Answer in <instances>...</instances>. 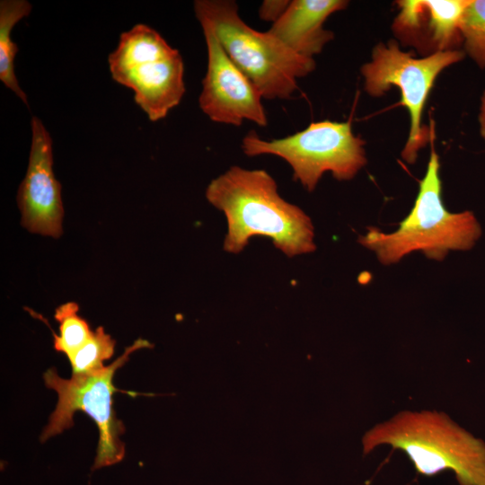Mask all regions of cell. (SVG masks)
<instances>
[{"instance_id": "4", "label": "cell", "mask_w": 485, "mask_h": 485, "mask_svg": "<svg viewBox=\"0 0 485 485\" xmlns=\"http://www.w3.org/2000/svg\"><path fill=\"white\" fill-rule=\"evenodd\" d=\"M194 11L199 22L212 28L227 56L264 99L290 98L297 79L315 68L314 59L297 55L269 31L260 32L246 24L234 1L197 0Z\"/></svg>"}, {"instance_id": "18", "label": "cell", "mask_w": 485, "mask_h": 485, "mask_svg": "<svg viewBox=\"0 0 485 485\" xmlns=\"http://www.w3.org/2000/svg\"><path fill=\"white\" fill-rule=\"evenodd\" d=\"M479 125L480 134L485 142V91L481 97L480 111H479Z\"/></svg>"}, {"instance_id": "10", "label": "cell", "mask_w": 485, "mask_h": 485, "mask_svg": "<svg viewBox=\"0 0 485 485\" xmlns=\"http://www.w3.org/2000/svg\"><path fill=\"white\" fill-rule=\"evenodd\" d=\"M22 225L31 233L62 234L64 208L61 185L53 171L52 138L37 117L31 119L29 164L17 194Z\"/></svg>"}, {"instance_id": "8", "label": "cell", "mask_w": 485, "mask_h": 485, "mask_svg": "<svg viewBox=\"0 0 485 485\" xmlns=\"http://www.w3.org/2000/svg\"><path fill=\"white\" fill-rule=\"evenodd\" d=\"M463 50L437 52L423 57L400 48L395 40L380 42L373 48L371 58L360 69L365 92L372 97H381L392 86L401 93V104L410 115V131L401 151L402 159L410 164L417 161L419 150L429 140L427 127L422 126L426 101L440 73L462 61Z\"/></svg>"}, {"instance_id": "11", "label": "cell", "mask_w": 485, "mask_h": 485, "mask_svg": "<svg viewBox=\"0 0 485 485\" xmlns=\"http://www.w3.org/2000/svg\"><path fill=\"white\" fill-rule=\"evenodd\" d=\"M470 0H402L392 31L401 43L425 56L463 45L461 19Z\"/></svg>"}, {"instance_id": "1", "label": "cell", "mask_w": 485, "mask_h": 485, "mask_svg": "<svg viewBox=\"0 0 485 485\" xmlns=\"http://www.w3.org/2000/svg\"><path fill=\"white\" fill-rule=\"evenodd\" d=\"M206 198L226 217L227 252H241L253 236L270 238L287 257L316 249L311 218L279 195L265 170L232 166L208 184Z\"/></svg>"}, {"instance_id": "5", "label": "cell", "mask_w": 485, "mask_h": 485, "mask_svg": "<svg viewBox=\"0 0 485 485\" xmlns=\"http://www.w3.org/2000/svg\"><path fill=\"white\" fill-rule=\"evenodd\" d=\"M146 348H153V344L146 340L137 339L110 366L90 374L72 375L70 379L60 377L54 367L47 370L43 375L45 384L57 392L58 401L40 435V441L45 442L70 428L74 425L75 412L82 410L93 419L99 430L97 454L93 469L120 462L125 455V444L120 440L125 427L116 417L112 396L115 392H123L132 396L135 393L118 390L113 384V376L126 364L130 354Z\"/></svg>"}, {"instance_id": "13", "label": "cell", "mask_w": 485, "mask_h": 485, "mask_svg": "<svg viewBox=\"0 0 485 485\" xmlns=\"http://www.w3.org/2000/svg\"><path fill=\"white\" fill-rule=\"evenodd\" d=\"M31 12V4L27 0H1L0 2V80L26 106V93L19 85L14 72V57L19 50L13 41L11 33L14 25Z\"/></svg>"}, {"instance_id": "2", "label": "cell", "mask_w": 485, "mask_h": 485, "mask_svg": "<svg viewBox=\"0 0 485 485\" xmlns=\"http://www.w3.org/2000/svg\"><path fill=\"white\" fill-rule=\"evenodd\" d=\"M380 445L401 450L421 475L451 470L460 485H485V444L444 412L404 410L375 424L362 437L363 453Z\"/></svg>"}, {"instance_id": "9", "label": "cell", "mask_w": 485, "mask_h": 485, "mask_svg": "<svg viewBox=\"0 0 485 485\" xmlns=\"http://www.w3.org/2000/svg\"><path fill=\"white\" fill-rule=\"evenodd\" d=\"M200 25L207 49V69L198 98L201 110L217 123L240 126L251 120L267 126L260 93L230 59L212 28L206 22Z\"/></svg>"}, {"instance_id": "3", "label": "cell", "mask_w": 485, "mask_h": 485, "mask_svg": "<svg viewBox=\"0 0 485 485\" xmlns=\"http://www.w3.org/2000/svg\"><path fill=\"white\" fill-rule=\"evenodd\" d=\"M439 171V156L432 148L413 207L398 228L384 233L370 227L359 236L358 242L373 251L382 264L397 263L413 251L442 260L450 251L471 249L481 236V229L472 212L452 213L445 208Z\"/></svg>"}, {"instance_id": "15", "label": "cell", "mask_w": 485, "mask_h": 485, "mask_svg": "<svg viewBox=\"0 0 485 485\" xmlns=\"http://www.w3.org/2000/svg\"><path fill=\"white\" fill-rule=\"evenodd\" d=\"M463 52L485 69V0H470L461 19Z\"/></svg>"}, {"instance_id": "12", "label": "cell", "mask_w": 485, "mask_h": 485, "mask_svg": "<svg viewBox=\"0 0 485 485\" xmlns=\"http://www.w3.org/2000/svg\"><path fill=\"white\" fill-rule=\"evenodd\" d=\"M345 0H293L284 14L272 24L269 32L299 56L312 58L333 39L323 28L332 13L344 10Z\"/></svg>"}, {"instance_id": "14", "label": "cell", "mask_w": 485, "mask_h": 485, "mask_svg": "<svg viewBox=\"0 0 485 485\" xmlns=\"http://www.w3.org/2000/svg\"><path fill=\"white\" fill-rule=\"evenodd\" d=\"M79 306L75 302L59 305L54 317L59 323V334L53 332L54 348L70 358L93 335L88 322L78 315Z\"/></svg>"}, {"instance_id": "16", "label": "cell", "mask_w": 485, "mask_h": 485, "mask_svg": "<svg viewBox=\"0 0 485 485\" xmlns=\"http://www.w3.org/2000/svg\"><path fill=\"white\" fill-rule=\"evenodd\" d=\"M115 340L100 326L90 339L68 358L72 375H86L104 367L103 361L114 354Z\"/></svg>"}, {"instance_id": "17", "label": "cell", "mask_w": 485, "mask_h": 485, "mask_svg": "<svg viewBox=\"0 0 485 485\" xmlns=\"http://www.w3.org/2000/svg\"><path fill=\"white\" fill-rule=\"evenodd\" d=\"M289 4L287 0H265L259 9L260 18L273 24L284 14Z\"/></svg>"}, {"instance_id": "7", "label": "cell", "mask_w": 485, "mask_h": 485, "mask_svg": "<svg viewBox=\"0 0 485 485\" xmlns=\"http://www.w3.org/2000/svg\"><path fill=\"white\" fill-rule=\"evenodd\" d=\"M365 141L354 135L349 121L322 120L284 138L265 140L250 131L242 140L248 156L281 157L293 170L294 179L313 191L322 175L331 172L339 181L354 178L366 165Z\"/></svg>"}, {"instance_id": "6", "label": "cell", "mask_w": 485, "mask_h": 485, "mask_svg": "<svg viewBox=\"0 0 485 485\" xmlns=\"http://www.w3.org/2000/svg\"><path fill=\"white\" fill-rule=\"evenodd\" d=\"M108 62L112 79L134 92L135 101L151 121L165 118L183 97L184 64L180 52L146 24L121 33Z\"/></svg>"}]
</instances>
